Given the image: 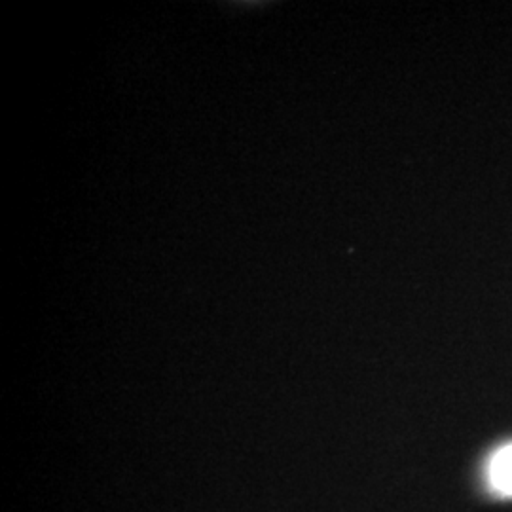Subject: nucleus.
Listing matches in <instances>:
<instances>
[{
    "label": "nucleus",
    "mask_w": 512,
    "mask_h": 512,
    "mask_svg": "<svg viewBox=\"0 0 512 512\" xmlns=\"http://www.w3.org/2000/svg\"><path fill=\"white\" fill-rule=\"evenodd\" d=\"M490 478L497 492L512 495V444L495 454L490 465Z\"/></svg>",
    "instance_id": "f257e3e1"
}]
</instances>
